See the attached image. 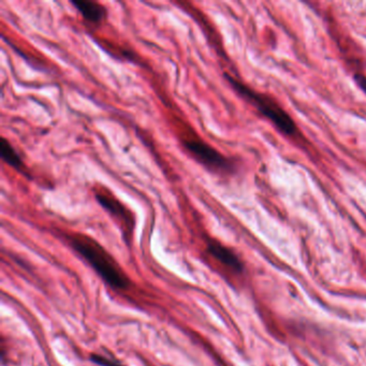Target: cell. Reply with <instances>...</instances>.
I'll list each match as a JSON object with an SVG mask.
<instances>
[{"instance_id":"1","label":"cell","mask_w":366,"mask_h":366,"mask_svg":"<svg viewBox=\"0 0 366 366\" xmlns=\"http://www.w3.org/2000/svg\"><path fill=\"white\" fill-rule=\"evenodd\" d=\"M70 246L94 269L106 285L115 290H126L132 285L114 257L97 241L82 233H74L67 237Z\"/></svg>"},{"instance_id":"2","label":"cell","mask_w":366,"mask_h":366,"mask_svg":"<svg viewBox=\"0 0 366 366\" xmlns=\"http://www.w3.org/2000/svg\"><path fill=\"white\" fill-rule=\"evenodd\" d=\"M225 76L235 92L255 106L263 118L272 122L279 132L291 138L299 136V129L295 120L274 98L249 87L231 74L225 73Z\"/></svg>"},{"instance_id":"3","label":"cell","mask_w":366,"mask_h":366,"mask_svg":"<svg viewBox=\"0 0 366 366\" xmlns=\"http://www.w3.org/2000/svg\"><path fill=\"white\" fill-rule=\"evenodd\" d=\"M182 143L190 156L211 172L231 174L234 171V164L230 159L199 136H185Z\"/></svg>"},{"instance_id":"4","label":"cell","mask_w":366,"mask_h":366,"mask_svg":"<svg viewBox=\"0 0 366 366\" xmlns=\"http://www.w3.org/2000/svg\"><path fill=\"white\" fill-rule=\"evenodd\" d=\"M94 197L106 212L110 213L116 220L120 221L124 233L128 235L132 234L136 220H134V214L130 212L129 209L127 208L126 205L122 204V201L118 200L106 188L96 189Z\"/></svg>"},{"instance_id":"5","label":"cell","mask_w":366,"mask_h":366,"mask_svg":"<svg viewBox=\"0 0 366 366\" xmlns=\"http://www.w3.org/2000/svg\"><path fill=\"white\" fill-rule=\"evenodd\" d=\"M206 251L210 253L211 256L218 261L219 263L228 267L231 271L235 273H242L244 269V265L240 257L237 253L229 248L226 245L215 240V239H208L206 240Z\"/></svg>"},{"instance_id":"6","label":"cell","mask_w":366,"mask_h":366,"mask_svg":"<svg viewBox=\"0 0 366 366\" xmlns=\"http://www.w3.org/2000/svg\"><path fill=\"white\" fill-rule=\"evenodd\" d=\"M72 6L76 7L78 13L81 14L83 19L90 24L102 23L108 17V10L101 3L90 0H74L71 1Z\"/></svg>"},{"instance_id":"7","label":"cell","mask_w":366,"mask_h":366,"mask_svg":"<svg viewBox=\"0 0 366 366\" xmlns=\"http://www.w3.org/2000/svg\"><path fill=\"white\" fill-rule=\"evenodd\" d=\"M0 156H1L3 162H6L8 166L11 167L14 170L27 175L25 173L26 167L23 159L20 156L19 153L14 148L11 143L6 138H1V140H0Z\"/></svg>"},{"instance_id":"8","label":"cell","mask_w":366,"mask_h":366,"mask_svg":"<svg viewBox=\"0 0 366 366\" xmlns=\"http://www.w3.org/2000/svg\"><path fill=\"white\" fill-rule=\"evenodd\" d=\"M90 359V361L100 366H124V364L118 361L116 358L108 357V356L99 355V353H92Z\"/></svg>"},{"instance_id":"9","label":"cell","mask_w":366,"mask_h":366,"mask_svg":"<svg viewBox=\"0 0 366 366\" xmlns=\"http://www.w3.org/2000/svg\"><path fill=\"white\" fill-rule=\"evenodd\" d=\"M355 81L360 90L366 94V76L363 73H356Z\"/></svg>"}]
</instances>
